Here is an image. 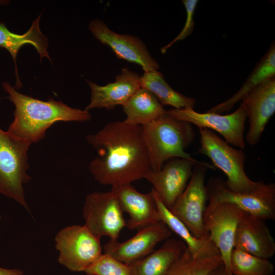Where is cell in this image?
<instances>
[{
  "mask_svg": "<svg viewBox=\"0 0 275 275\" xmlns=\"http://www.w3.org/2000/svg\"><path fill=\"white\" fill-rule=\"evenodd\" d=\"M86 139L97 153L89 170L101 184H131L144 178L151 169L142 126L115 121Z\"/></svg>",
  "mask_w": 275,
  "mask_h": 275,
  "instance_id": "6da1fadb",
  "label": "cell"
},
{
  "mask_svg": "<svg viewBox=\"0 0 275 275\" xmlns=\"http://www.w3.org/2000/svg\"><path fill=\"white\" fill-rule=\"evenodd\" d=\"M8 98L15 105L14 119L7 132L31 143L45 136L46 130L57 122L89 121V111L72 108L61 101L50 98L45 101L18 92L8 82L2 84Z\"/></svg>",
  "mask_w": 275,
  "mask_h": 275,
  "instance_id": "7a4b0ae2",
  "label": "cell"
},
{
  "mask_svg": "<svg viewBox=\"0 0 275 275\" xmlns=\"http://www.w3.org/2000/svg\"><path fill=\"white\" fill-rule=\"evenodd\" d=\"M143 137L148 149L151 169H160L169 159L189 158L185 151L194 142L195 133L192 124L165 113L142 126Z\"/></svg>",
  "mask_w": 275,
  "mask_h": 275,
  "instance_id": "3957f363",
  "label": "cell"
},
{
  "mask_svg": "<svg viewBox=\"0 0 275 275\" xmlns=\"http://www.w3.org/2000/svg\"><path fill=\"white\" fill-rule=\"evenodd\" d=\"M199 129L200 146L198 152L207 156L214 167L226 175V187L238 193H249L255 189L258 181L252 180L245 173L246 156L243 150L233 147L211 130Z\"/></svg>",
  "mask_w": 275,
  "mask_h": 275,
  "instance_id": "277c9868",
  "label": "cell"
},
{
  "mask_svg": "<svg viewBox=\"0 0 275 275\" xmlns=\"http://www.w3.org/2000/svg\"><path fill=\"white\" fill-rule=\"evenodd\" d=\"M31 144L0 128V194L14 200L28 211L23 186L31 179L26 172L27 152Z\"/></svg>",
  "mask_w": 275,
  "mask_h": 275,
  "instance_id": "5b68a950",
  "label": "cell"
},
{
  "mask_svg": "<svg viewBox=\"0 0 275 275\" xmlns=\"http://www.w3.org/2000/svg\"><path fill=\"white\" fill-rule=\"evenodd\" d=\"M213 166L197 161L194 164L190 180L183 192L170 211L180 219L196 237L204 238L209 235L204 227V214L208 201L205 185L206 173Z\"/></svg>",
  "mask_w": 275,
  "mask_h": 275,
  "instance_id": "8992f818",
  "label": "cell"
},
{
  "mask_svg": "<svg viewBox=\"0 0 275 275\" xmlns=\"http://www.w3.org/2000/svg\"><path fill=\"white\" fill-rule=\"evenodd\" d=\"M209 204L232 203L243 211L264 221L275 218V184L258 181L257 187L249 193L229 190L219 177H211L206 185Z\"/></svg>",
  "mask_w": 275,
  "mask_h": 275,
  "instance_id": "52a82bcc",
  "label": "cell"
},
{
  "mask_svg": "<svg viewBox=\"0 0 275 275\" xmlns=\"http://www.w3.org/2000/svg\"><path fill=\"white\" fill-rule=\"evenodd\" d=\"M54 241L59 253L58 262L72 271L85 272L102 254L100 239L85 225L62 229Z\"/></svg>",
  "mask_w": 275,
  "mask_h": 275,
  "instance_id": "ba28073f",
  "label": "cell"
},
{
  "mask_svg": "<svg viewBox=\"0 0 275 275\" xmlns=\"http://www.w3.org/2000/svg\"><path fill=\"white\" fill-rule=\"evenodd\" d=\"M245 213L232 203L221 202L209 203L204 214L205 231L218 249L227 275H232L230 257L235 231L239 219Z\"/></svg>",
  "mask_w": 275,
  "mask_h": 275,
  "instance_id": "9c48e42d",
  "label": "cell"
},
{
  "mask_svg": "<svg viewBox=\"0 0 275 275\" xmlns=\"http://www.w3.org/2000/svg\"><path fill=\"white\" fill-rule=\"evenodd\" d=\"M82 213L84 225L99 239L107 236L111 240H117L121 230L126 226L123 211L111 190L88 194Z\"/></svg>",
  "mask_w": 275,
  "mask_h": 275,
  "instance_id": "30bf717a",
  "label": "cell"
},
{
  "mask_svg": "<svg viewBox=\"0 0 275 275\" xmlns=\"http://www.w3.org/2000/svg\"><path fill=\"white\" fill-rule=\"evenodd\" d=\"M171 116L197 126L199 129L213 130L230 145L243 150L245 147L244 131L246 115L241 105L233 113L222 115L211 112L199 113L194 108H171L167 111Z\"/></svg>",
  "mask_w": 275,
  "mask_h": 275,
  "instance_id": "8fae6325",
  "label": "cell"
},
{
  "mask_svg": "<svg viewBox=\"0 0 275 275\" xmlns=\"http://www.w3.org/2000/svg\"><path fill=\"white\" fill-rule=\"evenodd\" d=\"M93 36L107 45L120 59L140 65L144 72L158 70L159 66L144 42L138 37L111 30L102 20L95 19L89 24Z\"/></svg>",
  "mask_w": 275,
  "mask_h": 275,
  "instance_id": "7c38bea8",
  "label": "cell"
},
{
  "mask_svg": "<svg viewBox=\"0 0 275 275\" xmlns=\"http://www.w3.org/2000/svg\"><path fill=\"white\" fill-rule=\"evenodd\" d=\"M198 160L175 157L167 161L159 170L151 169L144 178L153 185L152 189L170 210L185 189Z\"/></svg>",
  "mask_w": 275,
  "mask_h": 275,
  "instance_id": "4fadbf2b",
  "label": "cell"
},
{
  "mask_svg": "<svg viewBox=\"0 0 275 275\" xmlns=\"http://www.w3.org/2000/svg\"><path fill=\"white\" fill-rule=\"evenodd\" d=\"M249 127L245 136L251 146L259 141L265 127L275 112V76L267 78L241 99Z\"/></svg>",
  "mask_w": 275,
  "mask_h": 275,
  "instance_id": "5bb4252c",
  "label": "cell"
},
{
  "mask_svg": "<svg viewBox=\"0 0 275 275\" xmlns=\"http://www.w3.org/2000/svg\"><path fill=\"white\" fill-rule=\"evenodd\" d=\"M127 240H109L103 246L104 253L129 265L147 256L159 242L169 239L171 231L162 221L143 227Z\"/></svg>",
  "mask_w": 275,
  "mask_h": 275,
  "instance_id": "9a60e30c",
  "label": "cell"
},
{
  "mask_svg": "<svg viewBox=\"0 0 275 275\" xmlns=\"http://www.w3.org/2000/svg\"><path fill=\"white\" fill-rule=\"evenodd\" d=\"M234 249L262 258H271L275 253V241L265 221L244 214L237 226Z\"/></svg>",
  "mask_w": 275,
  "mask_h": 275,
  "instance_id": "2e32d148",
  "label": "cell"
},
{
  "mask_svg": "<svg viewBox=\"0 0 275 275\" xmlns=\"http://www.w3.org/2000/svg\"><path fill=\"white\" fill-rule=\"evenodd\" d=\"M141 76L125 67L115 81L105 86H99L87 80L91 91V101L85 110L94 108H114L117 105H123L130 97L141 87Z\"/></svg>",
  "mask_w": 275,
  "mask_h": 275,
  "instance_id": "e0dca14e",
  "label": "cell"
},
{
  "mask_svg": "<svg viewBox=\"0 0 275 275\" xmlns=\"http://www.w3.org/2000/svg\"><path fill=\"white\" fill-rule=\"evenodd\" d=\"M111 191L116 196L123 211L129 216L126 222L128 229H139L161 221L152 189L143 194L128 184L113 186Z\"/></svg>",
  "mask_w": 275,
  "mask_h": 275,
  "instance_id": "ac0fdd59",
  "label": "cell"
},
{
  "mask_svg": "<svg viewBox=\"0 0 275 275\" xmlns=\"http://www.w3.org/2000/svg\"><path fill=\"white\" fill-rule=\"evenodd\" d=\"M186 249L182 240L169 238L159 249L129 264L131 275H166Z\"/></svg>",
  "mask_w": 275,
  "mask_h": 275,
  "instance_id": "d6986e66",
  "label": "cell"
},
{
  "mask_svg": "<svg viewBox=\"0 0 275 275\" xmlns=\"http://www.w3.org/2000/svg\"><path fill=\"white\" fill-rule=\"evenodd\" d=\"M161 221L163 222L172 232L181 238L187 250L195 258H203L219 255V252L210 240L209 236L204 238L196 237L185 225L169 209L152 188Z\"/></svg>",
  "mask_w": 275,
  "mask_h": 275,
  "instance_id": "ffe728a7",
  "label": "cell"
},
{
  "mask_svg": "<svg viewBox=\"0 0 275 275\" xmlns=\"http://www.w3.org/2000/svg\"><path fill=\"white\" fill-rule=\"evenodd\" d=\"M41 15L40 14L33 22L29 30L22 35L11 32L4 23L0 22V47L6 49L13 59L15 67L17 88H21V83L18 77L16 60L17 53L23 45L30 44L34 46L40 56L41 61L44 57H46L50 60L47 51L48 39L42 33L39 27Z\"/></svg>",
  "mask_w": 275,
  "mask_h": 275,
  "instance_id": "44dd1931",
  "label": "cell"
},
{
  "mask_svg": "<svg viewBox=\"0 0 275 275\" xmlns=\"http://www.w3.org/2000/svg\"><path fill=\"white\" fill-rule=\"evenodd\" d=\"M126 116L124 121L133 125L144 126L167 112L155 96L141 87L123 105Z\"/></svg>",
  "mask_w": 275,
  "mask_h": 275,
  "instance_id": "7402d4cb",
  "label": "cell"
},
{
  "mask_svg": "<svg viewBox=\"0 0 275 275\" xmlns=\"http://www.w3.org/2000/svg\"><path fill=\"white\" fill-rule=\"evenodd\" d=\"M274 76L275 45L274 43H272L240 89L229 98L211 108L207 112L221 114L230 111L249 92L267 78Z\"/></svg>",
  "mask_w": 275,
  "mask_h": 275,
  "instance_id": "603a6c76",
  "label": "cell"
},
{
  "mask_svg": "<svg viewBox=\"0 0 275 275\" xmlns=\"http://www.w3.org/2000/svg\"><path fill=\"white\" fill-rule=\"evenodd\" d=\"M141 85L153 93L163 106L170 105L173 108H194L196 99L175 91L158 70L144 72L141 77Z\"/></svg>",
  "mask_w": 275,
  "mask_h": 275,
  "instance_id": "cb8c5ba5",
  "label": "cell"
},
{
  "mask_svg": "<svg viewBox=\"0 0 275 275\" xmlns=\"http://www.w3.org/2000/svg\"><path fill=\"white\" fill-rule=\"evenodd\" d=\"M222 263L220 255L195 258L186 249L173 263L166 275H207Z\"/></svg>",
  "mask_w": 275,
  "mask_h": 275,
  "instance_id": "d4e9b609",
  "label": "cell"
},
{
  "mask_svg": "<svg viewBox=\"0 0 275 275\" xmlns=\"http://www.w3.org/2000/svg\"><path fill=\"white\" fill-rule=\"evenodd\" d=\"M274 267L268 259L234 249L230 257L232 275H273Z\"/></svg>",
  "mask_w": 275,
  "mask_h": 275,
  "instance_id": "484cf974",
  "label": "cell"
},
{
  "mask_svg": "<svg viewBox=\"0 0 275 275\" xmlns=\"http://www.w3.org/2000/svg\"><path fill=\"white\" fill-rule=\"evenodd\" d=\"M87 275H131L129 265L103 253L85 271Z\"/></svg>",
  "mask_w": 275,
  "mask_h": 275,
  "instance_id": "4316f807",
  "label": "cell"
},
{
  "mask_svg": "<svg viewBox=\"0 0 275 275\" xmlns=\"http://www.w3.org/2000/svg\"><path fill=\"white\" fill-rule=\"evenodd\" d=\"M198 2V0L182 1L186 13V18L184 27L180 33L171 42L161 48V53H165L175 43L185 39L192 33L195 24L194 14Z\"/></svg>",
  "mask_w": 275,
  "mask_h": 275,
  "instance_id": "83f0119b",
  "label": "cell"
},
{
  "mask_svg": "<svg viewBox=\"0 0 275 275\" xmlns=\"http://www.w3.org/2000/svg\"><path fill=\"white\" fill-rule=\"evenodd\" d=\"M23 271L17 268H5L0 267V275H23Z\"/></svg>",
  "mask_w": 275,
  "mask_h": 275,
  "instance_id": "f1b7e54d",
  "label": "cell"
},
{
  "mask_svg": "<svg viewBox=\"0 0 275 275\" xmlns=\"http://www.w3.org/2000/svg\"><path fill=\"white\" fill-rule=\"evenodd\" d=\"M207 275H227L223 263L211 270Z\"/></svg>",
  "mask_w": 275,
  "mask_h": 275,
  "instance_id": "f546056e",
  "label": "cell"
},
{
  "mask_svg": "<svg viewBox=\"0 0 275 275\" xmlns=\"http://www.w3.org/2000/svg\"><path fill=\"white\" fill-rule=\"evenodd\" d=\"M1 215H0V221H1Z\"/></svg>",
  "mask_w": 275,
  "mask_h": 275,
  "instance_id": "4dcf8cb0",
  "label": "cell"
}]
</instances>
